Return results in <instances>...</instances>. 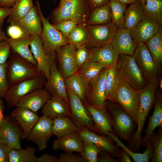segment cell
Instances as JSON below:
<instances>
[{"mask_svg": "<svg viewBox=\"0 0 162 162\" xmlns=\"http://www.w3.org/2000/svg\"><path fill=\"white\" fill-rule=\"evenodd\" d=\"M41 74L37 66L12 51L7 61L6 76L9 86L16 82L34 78Z\"/></svg>", "mask_w": 162, "mask_h": 162, "instance_id": "cell-4", "label": "cell"}, {"mask_svg": "<svg viewBox=\"0 0 162 162\" xmlns=\"http://www.w3.org/2000/svg\"><path fill=\"white\" fill-rule=\"evenodd\" d=\"M2 98L0 96V128L5 117L4 115V104Z\"/></svg>", "mask_w": 162, "mask_h": 162, "instance_id": "cell-58", "label": "cell"}, {"mask_svg": "<svg viewBox=\"0 0 162 162\" xmlns=\"http://www.w3.org/2000/svg\"><path fill=\"white\" fill-rule=\"evenodd\" d=\"M116 65L123 77L136 90L139 91L148 83L139 68L133 56L120 54Z\"/></svg>", "mask_w": 162, "mask_h": 162, "instance_id": "cell-10", "label": "cell"}, {"mask_svg": "<svg viewBox=\"0 0 162 162\" xmlns=\"http://www.w3.org/2000/svg\"><path fill=\"white\" fill-rule=\"evenodd\" d=\"M111 44L120 54L131 56L137 46L132 38L130 30L124 28L117 29Z\"/></svg>", "mask_w": 162, "mask_h": 162, "instance_id": "cell-23", "label": "cell"}, {"mask_svg": "<svg viewBox=\"0 0 162 162\" xmlns=\"http://www.w3.org/2000/svg\"><path fill=\"white\" fill-rule=\"evenodd\" d=\"M52 119L43 115L39 118L31 131L27 140L35 143L38 149L43 151L47 147L48 141L52 136Z\"/></svg>", "mask_w": 162, "mask_h": 162, "instance_id": "cell-14", "label": "cell"}, {"mask_svg": "<svg viewBox=\"0 0 162 162\" xmlns=\"http://www.w3.org/2000/svg\"><path fill=\"white\" fill-rule=\"evenodd\" d=\"M90 11L86 0H60L52 15V25L71 20L77 25H87Z\"/></svg>", "mask_w": 162, "mask_h": 162, "instance_id": "cell-2", "label": "cell"}, {"mask_svg": "<svg viewBox=\"0 0 162 162\" xmlns=\"http://www.w3.org/2000/svg\"><path fill=\"white\" fill-rule=\"evenodd\" d=\"M52 120V133L57 138L74 132H78L81 130L68 116L56 117Z\"/></svg>", "mask_w": 162, "mask_h": 162, "instance_id": "cell-32", "label": "cell"}, {"mask_svg": "<svg viewBox=\"0 0 162 162\" xmlns=\"http://www.w3.org/2000/svg\"><path fill=\"white\" fill-rule=\"evenodd\" d=\"M146 16L140 1L131 4L127 8L124 13V28L131 30Z\"/></svg>", "mask_w": 162, "mask_h": 162, "instance_id": "cell-31", "label": "cell"}, {"mask_svg": "<svg viewBox=\"0 0 162 162\" xmlns=\"http://www.w3.org/2000/svg\"><path fill=\"white\" fill-rule=\"evenodd\" d=\"M7 36L2 28H0V42L4 40V38Z\"/></svg>", "mask_w": 162, "mask_h": 162, "instance_id": "cell-60", "label": "cell"}, {"mask_svg": "<svg viewBox=\"0 0 162 162\" xmlns=\"http://www.w3.org/2000/svg\"><path fill=\"white\" fill-rule=\"evenodd\" d=\"M89 36L86 44L89 48L100 47L111 44L118 29L111 21L97 25H88Z\"/></svg>", "mask_w": 162, "mask_h": 162, "instance_id": "cell-11", "label": "cell"}, {"mask_svg": "<svg viewBox=\"0 0 162 162\" xmlns=\"http://www.w3.org/2000/svg\"><path fill=\"white\" fill-rule=\"evenodd\" d=\"M51 98L45 88L38 89L22 97L16 106L27 109L37 113Z\"/></svg>", "mask_w": 162, "mask_h": 162, "instance_id": "cell-21", "label": "cell"}, {"mask_svg": "<svg viewBox=\"0 0 162 162\" xmlns=\"http://www.w3.org/2000/svg\"><path fill=\"white\" fill-rule=\"evenodd\" d=\"M7 62L0 64V96L3 98L7 92L9 85L6 76Z\"/></svg>", "mask_w": 162, "mask_h": 162, "instance_id": "cell-48", "label": "cell"}, {"mask_svg": "<svg viewBox=\"0 0 162 162\" xmlns=\"http://www.w3.org/2000/svg\"><path fill=\"white\" fill-rule=\"evenodd\" d=\"M58 162H86L78 154H75L72 152L61 153L58 158Z\"/></svg>", "mask_w": 162, "mask_h": 162, "instance_id": "cell-50", "label": "cell"}, {"mask_svg": "<svg viewBox=\"0 0 162 162\" xmlns=\"http://www.w3.org/2000/svg\"><path fill=\"white\" fill-rule=\"evenodd\" d=\"M149 140L152 143L154 152L151 159L152 162H162V126L160 127L157 133H154Z\"/></svg>", "mask_w": 162, "mask_h": 162, "instance_id": "cell-43", "label": "cell"}, {"mask_svg": "<svg viewBox=\"0 0 162 162\" xmlns=\"http://www.w3.org/2000/svg\"><path fill=\"white\" fill-rule=\"evenodd\" d=\"M108 136L112 139L118 146L124 149L135 162H148L151 159L154 152V148L152 142L149 141L146 146V149L143 153L132 151L125 146L114 133H110Z\"/></svg>", "mask_w": 162, "mask_h": 162, "instance_id": "cell-35", "label": "cell"}, {"mask_svg": "<svg viewBox=\"0 0 162 162\" xmlns=\"http://www.w3.org/2000/svg\"><path fill=\"white\" fill-rule=\"evenodd\" d=\"M47 79L44 75L20 81L11 84L3 98L9 108L16 106L22 97L38 89L43 88Z\"/></svg>", "mask_w": 162, "mask_h": 162, "instance_id": "cell-7", "label": "cell"}, {"mask_svg": "<svg viewBox=\"0 0 162 162\" xmlns=\"http://www.w3.org/2000/svg\"><path fill=\"white\" fill-rule=\"evenodd\" d=\"M17 0H0V7L10 8Z\"/></svg>", "mask_w": 162, "mask_h": 162, "instance_id": "cell-57", "label": "cell"}, {"mask_svg": "<svg viewBox=\"0 0 162 162\" xmlns=\"http://www.w3.org/2000/svg\"><path fill=\"white\" fill-rule=\"evenodd\" d=\"M36 149L27 146L24 149H11L10 153L9 162H37L38 157L35 155Z\"/></svg>", "mask_w": 162, "mask_h": 162, "instance_id": "cell-41", "label": "cell"}, {"mask_svg": "<svg viewBox=\"0 0 162 162\" xmlns=\"http://www.w3.org/2000/svg\"><path fill=\"white\" fill-rule=\"evenodd\" d=\"M42 113L52 119L70 116L68 103L62 99L55 97H51L47 100L42 107Z\"/></svg>", "mask_w": 162, "mask_h": 162, "instance_id": "cell-27", "label": "cell"}, {"mask_svg": "<svg viewBox=\"0 0 162 162\" xmlns=\"http://www.w3.org/2000/svg\"><path fill=\"white\" fill-rule=\"evenodd\" d=\"M113 102L118 104L137 124L140 103L139 92L133 88L123 76L115 93Z\"/></svg>", "mask_w": 162, "mask_h": 162, "instance_id": "cell-5", "label": "cell"}, {"mask_svg": "<svg viewBox=\"0 0 162 162\" xmlns=\"http://www.w3.org/2000/svg\"><path fill=\"white\" fill-rule=\"evenodd\" d=\"M120 2L126 4H131L134 2H137L139 0H118Z\"/></svg>", "mask_w": 162, "mask_h": 162, "instance_id": "cell-59", "label": "cell"}, {"mask_svg": "<svg viewBox=\"0 0 162 162\" xmlns=\"http://www.w3.org/2000/svg\"><path fill=\"white\" fill-rule=\"evenodd\" d=\"M70 116L69 117L81 129H87L97 134L95 124L88 111L79 97L67 87Z\"/></svg>", "mask_w": 162, "mask_h": 162, "instance_id": "cell-9", "label": "cell"}, {"mask_svg": "<svg viewBox=\"0 0 162 162\" xmlns=\"http://www.w3.org/2000/svg\"><path fill=\"white\" fill-rule=\"evenodd\" d=\"M30 46L38 68L46 79H49L50 77L51 67L56 61V54L48 55L45 53L40 37L38 35L31 36Z\"/></svg>", "mask_w": 162, "mask_h": 162, "instance_id": "cell-13", "label": "cell"}, {"mask_svg": "<svg viewBox=\"0 0 162 162\" xmlns=\"http://www.w3.org/2000/svg\"><path fill=\"white\" fill-rule=\"evenodd\" d=\"M89 48L86 44L77 48L75 53V61L78 69L83 64L89 61Z\"/></svg>", "mask_w": 162, "mask_h": 162, "instance_id": "cell-45", "label": "cell"}, {"mask_svg": "<svg viewBox=\"0 0 162 162\" xmlns=\"http://www.w3.org/2000/svg\"><path fill=\"white\" fill-rule=\"evenodd\" d=\"M12 11V7L8 8L0 7V28H2L5 19L11 14Z\"/></svg>", "mask_w": 162, "mask_h": 162, "instance_id": "cell-53", "label": "cell"}, {"mask_svg": "<svg viewBox=\"0 0 162 162\" xmlns=\"http://www.w3.org/2000/svg\"><path fill=\"white\" fill-rule=\"evenodd\" d=\"M118 157L120 162H131L129 155L123 148L119 150Z\"/></svg>", "mask_w": 162, "mask_h": 162, "instance_id": "cell-56", "label": "cell"}, {"mask_svg": "<svg viewBox=\"0 0 162 162\" xmlns=\"http://www.w3.org/2000/svg\"><path fill=\"white\" fill-rule=\"evenodd\" d=\"M33 0H17L12 7L13 11L8 17L7 22L16 23L23 17L34 6Z\"/></svg>", "mask_w": 162, "mask_h": 162, "instance_id": "cell-36", "label": "cell"}, {"mask_svg": "<svg viewBox=\"0 0 162 162\" xmlns=\"http://www.w3.org/2000/svg\"><path fill=\"white\" fill-rule=\"evenodd\" d=\"M122 76L116 63L108 67L106 79L105 101L108 100L113 101L115 93Z\"/></svg>", "mask_w": 162, "mask_h": 162, "instance_id": "cell-33", "label": "cell"}, {"mask_svg": "<svg viewBox=\"0 0 162 162\" xmlns=\"http://www.w3.org/2000/svg\"><path fill=\"white\" fill-rule=\"evenodd\" d=\"M159 79V78L148 83L144 88L139 91L140 103L137 118V129L134 133L128 147L134 152L138 151L141 145L143 127L146 119L154 104L155 91L158 86Z\"/></svg>", "mask_w": 162, "mask_h": 162, "instance_id": "cell-1", "label": "cell"}, {"mask_svg": "<svg viewBox=\"0 0 162 162\" xmlns=\"http://www.w3.org/2000/svg\"><path fill=\"white\" fill-rule=\"evenodd\" d=\"M89 36V29L85 25H77L68 37V44L78 48L86 44Z\"/></svg>", "mask_w": 162, "mask_h": 162, "instance_id": "cell-37", "label": "cell"}, {"mask_svg": "<svg viewBox=\"0 0 162 162\" xmlns=\"http://www.w3.org/2000/svg\"><path fill=\"white\" fill-rule=\"evenodd\" d=\"M98 162H120L119 160L113 157L108 152L101 150L98 155Z\"/></svg>", "mask_w": 162, "mask_h": 162, "instance_id": "cell-52", "label": "cell"}, {"mask_svg": "<svg viewBox=\"0 0 162 162\" xmlns=\"http://www.w3.org/2000/svg\"><path fill=\"white\" fill-rule=\"evenodd\" d=\"M89 50V61L102 63L107 67L117 63L120 54L111 44L100 47L90 48Z\"/></svg>", "mask_w": 162, "mask_h": 162, "instance_id": "cell-26", "label": "cell"}, {"mask_svg": "<svg viewBox=\"0 0 162 162\" xmlns=\"http://www.w3.org/2000/svg\"><path fill=\"white\" fill-rule=\"evenodd\" d=\"M31 38V37L20 39L6 37L4 40L8 43L12 51L37 66V63L29 47Z\"/></svg>", "mask_w": 162, "mask_h": 162, "instance_id": "cell-30", "label": "cell"}, {"mask_svg": "<svg viewBox=\"0 0 162 162\" xmlns=\"http://www.w3.org/2000/svg\"><path fill=\"white\" fill-rule=\"evenodd\" d=\"M139 68L148 83L159 77L161 71V64L153 58L145 43L137 45L133 56Z\"/></svg>", "mask_w": 162, "mask_h": 162, "instance_id": "cell-8", "label": "cell"}, {"mask_svg": "<svg viewBox=\"0 0 162 162\" xmlns=\"http://www.w3.org/2000/svg\"><path fill=\"white\" fill-rule=\"evenodd\" d=\"M78 132L83 142L94 143L102 150L106 152L113 157H118L119 150L118 146L109 136L98 134L86 129H81Z\"/></svg>", "mask_w": 162, "mask_h": 162, "instance_id": "cell-20", "label": "cell"}, {"mask_svg": "<svg viewBox=\"0 0 162 162\" xmlns=\"http://www.w3.org/2000/svg\"><path fill=\"white\" fill-rule=\"evenodd\" d=\"M83 105L89 112L95 124L97 134L108 136L109 134L114 133L111 116L104 104L98 107H94L87 104Z\"/></svg>", "mask_w": 162, "mask_h": 162, "instance_id": "cell-16", "label": "cell"}, {"mask_svg": "<svg viewBox=\"0 0 162 162\" xmlns=\"http://www.w3.org/2000/svg\"><path fill=\"white\" fill-rule=\"evenodd\" d=\"M11 48L8 43L5 40L0 42V64L6 63L10 56Z\"/></svg>", "mask_w": 162, "mask_h": 162, "instance_id": "cell-49", "label": "cell"}, {"mask_svg": "<svg viewBox=\"0 0 162 162\" xmlns=\"http://www.w3.org/2000/svg\"><path fill=\"white\" fill-rule=\"evenodd\" d=\"M16 23L31 35H41L42 24L36 5H34L31 10Z\"/></svg>", "mask_w": 162, "mask_h": 162, "instance_id": "cell-28", "label": "cell"}, {"mask_svg": "<svg viewBox=\"0 0 162 162\" xmlns=\"http://www.w3.org/2000/svg\"><path fill=\"white\" fill-rule=\"evenodd\" d=\"M45 86L51 97L60 98L68 103L65 79L58 69L55 62L51 67L50 77L47 80Z\"/></svg>", "mask_w": 162, "mask_h": 162, "instance_id": "cell-18", "label": "cell"}, {"mask_svg": "<svg viewBox=\"0 0 162 162\" xmlns=\"http://www.w3.org/2000/svg\"><path fill=\"white\" fill-rule=\"evenodd\" d=\"M22 136V129L17 122L10 115L5 116L0 128V143L20 149Z\"/></svg>", "mask_w": 162, "mask_h": 162, "instance_id": "cell-12", "label": "cell"}, {"mask_svg": "<svg viewBox=\"0 0 162 162\" xmlns=\"http://www.w3.org/2000/svg\"><path fill=\"white\" fill-rule=\"evenodd\" d=\"M101 149L94 143L84 142L82 151L80 156L88 162H98V155Z\"/></svg>", "mask_w": 162, "mask_h": 162, "instance_id": "cell-44", "label": "cell"}, {"mask_svg": "<svg viewBox=\"0 0 162 162\" xmlns=\"http://www.w3.org/2000/svg\"><path fill=\"white\" fill-rule=\"evenodd\" d=\"M109 2L112 14V21L118 28H124V13L127 8V4L118 0H110Z\"/></svg>", "mask_w": 162, "mask_h": 162, "instance_id": "cell-42", "label": "cell"}, {"mask_svg": "<svg viewBox=\"0 0 162 162\" xmlns=\"http://www.w3.org/2000/svg\"><path fill=\"white\" fill-rule=\"evenodd\" d=\"M37 162H58V158L56 156L44 153L38 158Z\"/></svg>", "mask_w": 162, "mask_h": 162, "instance_id": "cell-54", "label": "cell"}, {"mask_svg": "<svg viewBox=\"0 0 162 162\" xmlns=\"http://www.w3.org/2000/svg\"><path fill=\"white\" fill-rule=\"evenodd\" d=\"M106 67L105 64L102 63L88 61L81 65L78 69L77 72L83 76L90 83Z\"/></svg>", "mask_w": 162, "mask_h": 162, "instance_id": "cell-38", "label": "cell"}, {"mask_svg": "<svg viewBox=\"0 0 162 162\" xmlns=\"http://www.w3.org/2000/svg\"><path fill=\"white\" fill-rule=\"evenodd\" d=\"M104 104L111 116L114 132L121 139L129 142L137 124L116 102L105 101Z\"/></svg>", "mask_w": 162, "mask_h": 162, "instance_id": "cell-3", "label": "cell"}, {"mask_svg": "<svg viewBox=\"0 0 162 162\" xmlns=\"http://www.w3.org/2000/svg\"><path fill=\"white\" fill-rule=\"evenodd\" d=\"M36 5L42 25L40 37L44 50L47 55L55 54L57 49L68 44V38L55 28L44 17L41 11L40 3L38 0L36 1Z\"/></svg>", "mask_w": 162, "mask_h": 162, "instance_id": "cell-6", "label": "cell"}, {"mask_svg": "<svg viewBox=\"0 0 162 162\" xmlns=\"http://www.w3.org/2000/svg\"><path fill=\"white\" fill-rule=\"evenodd\" d=\"M65 79L66 87L70 88L83 104H87L90 82L77 72Z\"/></svg>", "mask_w": 162, "mask_h": 162, "instance_id": "cell-29", "label": "cell"}, {"mask_svg": "<svg viewBox=\"0 0 162 162\" xmlns=\"http://www.w3.org/2000/svg\"><path fill=\"white\" fill-rule=\"evenodd\" d=\"M11 149L5 144L0 143V162H9L10 153Z\"/></svg>", "mask_w": 162, "mask_h": 162, "instance_id": "cell-51", "label": "cell"}, {"mask_svg": "<svg viewBox=\"0 0 162 162\" xmlns=\"http://www.w3.org/2000/svg\"><path fill=\"white\" fill-rule=\"evenodd\" d=\"M83 143L78 132H74L54 140L53 148L55 150H61L65 152L80 153L83 150Z\"/></svg>", "mask_w": 162, "mask_h": 162, "instance_id": "cell-25", "label": "cell"}, {"mask_svg": "<svg viewBox=\"0 0 162 162\" xmlns=\"http://www.w3.org/2000/svg\"><path fill=\"white\" fill-rule=\"evenodd\" d=\"M112 16L109 2L90 11L87 22L88 25L104 24L112 21Z\"/></svg>", "mask_w": 162, "mask_h": 162, "instance_id": "cell-34", "label": "cell"}, {"mask_svg": "<svg viewBox=\"0 0 162 162\" xmlns=\"http://www.w3.org/2000/svg\"><path fill=\"white\" fill-rule=\"evenodd\" d=\"M76 47L69 44L61 46L56 50V58L58 69L65 79L77 72L78 68L75 61Z\"/></svg>", "mask_w": 162, "mask_h": 162, "instance_id": "cell-15", "label": "cell"}, {"mask_svg": "<svg viewBox=\"0 0 162 162\" xmlns=\"http://www.w3.org/2000/svg\"><path fill=\"white\" fill-rule=\"evenodd\" d=\"M7 33L10 38L13 39L29 38L32 36L16 23L10 24L8 28Z\"/></svg>", "mask_w": 162, "mask_h": 162, "instance_id": "cell-46", "label": "cell"}, {"mask_svg": "<svg viewBox=\"0 0 162 162\" xmlns=\"http://www.w3.org/2000/svg\"><path fill=\"white\" fill-rule=\"evenodd\" d=\"M90 10L108 2L110 0H86Z\"/></svg>", "mask_w": 162, "mask_h": 162, "instance_id": "cell-55", "label": "cell"}, {"mask_svg": "<svg viewBox=\"0 0 162 162\" xmlns=\"http://www.w3.org/2000/svg\"><path fill=\"white\" fill-rule=\"evenodd\" d=\"M158 86L160 88V89H162V78L160 77L159 80Z\"/></svg>", "mask_w": 162, "mask_h": 162, "instance_id": "cell-61", "label": "cell"}, {"mask_svg": "<svg viewBox=\"0 0 162 162\" xmlns=\"http://www.w3.org/2000/svg\"><path fill=\"white\" fill-rule=\"evenodd\" d=\"M146 16L162 24V0H139Z\"/></svg>", "mask_w": 162, "mask_h": 162, "instance_id": "cell-39", "label": "cell"}, {"mask_svg": "<svg viewBox=\"0 0 162 162\" xmlns=\"http://www.w3.org/2000/svg\"><path fill=\"white\" fill-rule=\"evenodd\" d=\"M161 27L154 19L147 16L134 28L130 30L132 38L137 45L145 43L152 38Z\"/></svg>", "mask_w": 162, "mask_h": 162, "instance_id": "cell-19", "label": "cell"}, {"mask_svg": "<svg viewBox=\"0 0 162 162\" xmlns=\"http://www.w3.org/2000/svg\"><path fill=\"white\" fill-rule=\"evenodd\" d=\"M52 25L55 28L67 38L70 33L77 24L73 20H65Z\"/></svg>", "mask_w": 162, "mask_h": 162, "instance_id": "cell-47", "label": "cell"}, {"mask_svg": "<svg viewBox=\"0 0 162 162\" xmlns=\"http://www.w3.org/2000/svg\"><path fill=\"white\" fill-rule=\"evenodd\" d=\"M108 67H106L89 84L87 104L94 107L104 104L106 91V79Z\"/></svg>", "mask_w": 162, "mask_h": 162, "instance_id": "cell-17", "label": "cell"}, {"mask_svg": "<svg viewBox=\"0 0 162 162\" xmlns=\"http://www.w3.org/2000/svg\"><path fill=\"white\" fill-rule=\"evenodd\" d=\"M160 89L155 91L154 109L153 114L149 117L148 126L142 137L141 145L146 147L150 137L157 127L162 126V94Z\"/></svg>", "mask_w": 162, "mask_h": 162, "instance_id": "cell-24", "label": "cell"}, {"mask_svg": "<svg viewBox=\"0 0 162 162\" xmlns=\"http://www.w3.org/2000/svg\"><path fill=\"white\" fill-rule=\"evenodd\" d=\"M145 44L154 60L161 64L162 62V27Z\"/></svg>", "mask_w": 162, "mask_h": 162, "instance_id": "cell-40", "label": "cell"}, {"mask_svg": "<svg viewBox=\"0 0 162 162\" xmlns=\"http://www.w3.org/2000/svg\"><path fill=\"white\" fill-rule=\"evenodd\" d=\"M10 116L21 127L23 131L22 140H27L31 131L39 118L37 113L27 109L16 107L10 113Z\"/></svg>", "mask_w": 162, "mask_h": 162, "instance_id": "cell-22", "label": "cell"}]
</instances>
